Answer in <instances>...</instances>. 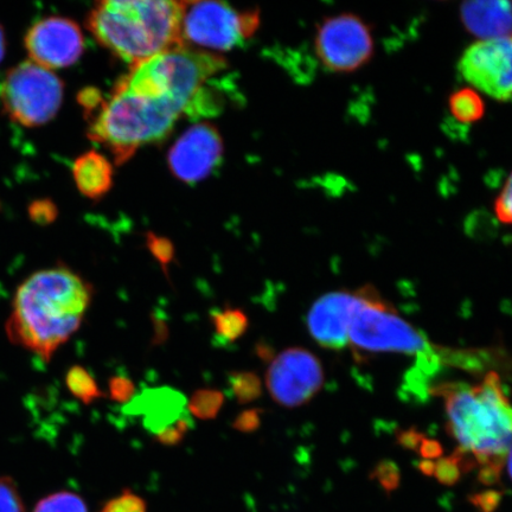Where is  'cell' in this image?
<instances>
[{"instance_id": "cell-1", "label": "cell", "mask_w": 512, "mask_h": 512, "mask_svg": "<svg viewBox=\"0 0 512 512\" xmlns=\"http://www.w3.org/2000/svg\"><path fill=\"white\" fill-rule=\"evenodd\" d=\"M93 287L67 267L31 274L17 288L6 335L10 342L49 362L80 329Z\"/></svg>"}, {"instance_id": "cell-2", "label": "cell", "mask_w": 512, "mask_h": 512, "mask_svg": "<svg viewBox=\"0 0 512 512\" xmlns=\"http://www.w3.org/2000/svg\"><path fill=\"white\" fill-rule=\"evenodd\" d=\"M437 394L445 401L447 431L456 440L463 464L471 457L483 482L501 475L512 448V405L495 371L482 382L444 383Z\"/></svg>"}, {"instance_id": "cell-3", "label": "cell", "mask_w": 512, "mask_h": 512, "mask_svg": "<svg viewBox=\"0 0 512 512\" xmlns=\"http://www.w3.org/2000/svg\"><path fill=\"white\" fill-rule=\"evenodd\" d=\"M184 2L106 0L89 12L87 28L102 47L132 67L183 48Z\"/></svg>"}, {"instance_id": "cell-4", "label": "cell", "mask_w": 512, "mask_h": 512, "mask_svg": "<svg viewBox=\"0 0 512 512\" xmlns=\"http://www.w3.org/2000/svg\"><path fill=\"white\" fill-rule=\"evenodd\" d=\"M187 105L171 96L142 91L123 80L87 117L88 138L110 151L115 163L131 159L140 147L169 136Z\"/></svg>"}, {"instance_id": "cell-5", "label": "cell", "mask_w": 512, "mask_h": 512, "mask_svg": "<svg viewBox=\"0 0 512 512\" xmlns=\"http://www.w3.org/2000/svg\"><path fill=\"white\" fill-rule=\"evenodd\" d=\"M349 345L362 354L396 352L420 358H431L435 355L427 338L403 319L373 286H364L357 290Z\"/></svg>"}, {"instance_id": "cell-6", "label": "cell", "mask_w": 512, "mask_h": 512, "mask_svg": "<svg viewBox=\"0 0 512 512\" xmlns=\"http://www.w3.org/2000/svg\"><path fill=\"white\" fill-rule=\"evenodd\" d=\"M62 100L60 78L31 61L10 69L0 85V101L5 113L24 127L48 124L60 111Z\"/></svg>"}, {"instance_id": "cell-7", "label": "cell", "mask_w": 512, "mask_h": 512, "mask_svg": "<svg viewBox=\"0 0 512 512\" xmlns=\"http://www.w3.org/2000/svg\"><path fill=\"white\" fill-rule=\"evenodd\" d=\"M259 11H238L222 2H184L183 46L228 51L253 37Z\"/></svg>"}, {"instance_id": "cell-8", "label": "cell", "mask_w": 512, "mask_h": 512, "mask_svg": "<svg viewBox=\"0 0 512 512\" xmlns=\"http://www.w3.org/2000/svg\"><path fill=\"white\" fill-rule=\"evenodd\" d=\"M315 53L331 73L357 72L373 59V31L364 19L350 12L330 16L317 29Z\"/></svg>"}, {"instance_id": "cell-9", "label": "cell", "mask_w": 512, "mask_h": 512, "mask_svg": "<svg viewBox=\"0 0 512 512\" xmlns=\"http://www.w3.org/2000/svg\"><path fill=\"white\" fill-rule=\"evenodd\" d=\"M324 369L319 358L303 348H290L274 358L266 374L268 393L278 405L297 408L320 392Z\"/></svg>"}, {"instance_id": "cell-10", "label": "cell", "mask_w": 512, "mask_h": 512, "mask_svg": "<svg viewBox=\"0 0 512 512\" xmlns=\"http://www.w3.org/2000/svg\"><path fill=\"white\" fill-rule=\"evenodd\" d=\"M458 70L477 92L499 102L512 101V35L471 44Z\"/></svg>"}, {"instance_id": "cell-11", "label": "cell", "mask_w": 512, "mask_h": 512, "mask_svg": "<svg viewBox=\"0 0 512 512\" xmlns=\"http://www.w3.org/2000/svg\"><path fill=\"white\" fill-rule=\"evenodd\" d=\"M223 140L219 130L208 123L188 128L172 145L168 164L178 181L194 184L208 178L219 168Z\"/></svg>"}, {"instance_id": "cell-12", "label": "cell", "mask_w": 512, "mask_h": 512, "mask_svg": "<svg viewBox=\"0 0 512 512\" xmlns=\"http://www.w3.org/2000/svg\"><path fill=\"white\" fill-rule=\"evenodd\" d=\"M31 62L51 70L73 66L85 50V37L72 19L49 17L32 25L25 36Z\"/></svg>"}, {"instance_id": "cell-13", "label": "cell", "mask_w": 512, "mask_h": 512, "mask_svg": "<svg viewBox=\"0 0 512 512\" xmlns=\"http://www.w3.org/2000/svg\"><path fill=\"white\" fill-rule=\"evenodd\" d=\"M357 304V291H336L324 294L307 313L306 325L320 347L342 350L349 345V334Z\"/></svg>"}, {"instance_id": "cell-14", "label": "cell", "mask_w": 512, "mask_h": 512, "mask_svg": "<svg viewBox=\"0 0 512 512\" xmlns=\"http://www.w3.org/2000/svg\"><path fill=\"white\" fill-rule=\"evenodd\" d=\"M185 398L175 389L156 388L146 390L128 403L127 411L143 416V426L153 435L174 425L189 412L185 411Z\"/></svg>"}, {"instance_id": "cell-15", "label": "cell", "mask_w": 512, "mask_h": 512, "mask_svg": "<svg viewBox=\"0 0 512 512\" xmlns=\"http://www.w3.org/2000/svg\"><path fill=\"white\" fill-rule=\"evenodd\" d=\"M460 18L467 31L478 41L512 35V3L501 0L466 2L460 6Z\"/></svg>"}, {"instance_id": "cell-16", "label": "cell", "mask_w": 512, "mask_h": 512, "mask_svg": "<svg viewBox=\"0 0 512 512\" xmlns=\"http://www.w3.org/2000/svg\"><path fill=\"white\" fill-rule=\"evenodd\" d=\"M113 165L104 155L91 150L76 158L73 177L81 194L89 200H100L113 187Z\"/></svg>"}, {"instance_id": "cell-17", "label": "cell", "mask_w": 512, "mask_h": 512, "mask_svg": "<svg viewBox=\"0 0 512 512\" xmlns=\"http://www.w3.org/2000/svg\"><path fill=\"white\" fill-rule=\"evenodd\" d=\"M215 335L223 343H234L246 334L249 320L245 312L234 307H224L210 312Z\"/></svg>"}, {"instance_id": "cell-18", "label": "cell", "mask_w": 512, "mask_h": 512, "mask_svg": "<svg viewBox=\"0 0 512 512\" xmlns=\"http://www.w3.org/2000/svg\"><path fill=\"white\" fill-rule=\"evenodd\" d=\"M452 117L462 124H475L485 114V104L479 92L471 87L460 88L448 99Z\"/></svg>"}, {"instance_id": "cell-19", "label": "cell", "mask_w": 512, "mask_h": 512, "mask_svg": "<svg viewBox=\"0 0 512 512\" xmlns=\"http://www.w3.org/2000/svg\"><path fill=\"white\" fill-rule=\"evenodd\" d=\"M66 383L69 392L85 405L105 396L91 373L81 366H74L68 370Z\"/></svg>"}, {"instance_id": "cell-20", "label": "cell", "mask_w": 512, "mask_h": 512, "mask_svg": "<svg viewBox=\"0 0 512 512\" xmlns=\"http://www.w3.org/2000/svg\"><path fill=\"white\" fill-rule=\"evenodd\" d=\"M228 387L234 399L241 405H248L261 398L260 377L252 371H234L228 377Z\"/></svg>"}, {"instance_id": "cell-21", "label": "cell", "mask_w": 512, "mask_h": 512, "mask_svg": "<svg viewBox=\"0 0 512 512\" xmlns=\"http://www.w3.org/2000/svg\"><path fill=\"white\" fill-rule=\"evenodd\" d=\"M224 403V395L220 390L198 389L191 395L189 414L200 420H213L219 415Z\"/></svg>"}, {"instance_id": "cell-22", "label": "cell", "mask_w": 512, "mask_h": 512, "mask_svg": "<svg viewBox=\"0 0 512 512\" xmlns=\"http://www.w3.org/2000/svg\"><path fill=\"white\" fill-rule=\"evenodd\" d=\"M34 512H88L85 501L74 492L62 491L43 498Z\"/></svg>"}, {"instance_id": "cell-23", "label": "cell", "mask_w": 512, "mask_h": 512, "mask_svg": "<svg viewBox=\"0 0 512 512\" xmlns=\"http://www.w3.org/2000/svg\"><path fill=\"white\" fill-rule=\"evenodd\" d=\"M100 512H147V504L143 497L131 490H124L107 501Z\"/></svg>"}, {"instance_id": "cell-24", "label": "cell", "mask_w": 512, "mask_h": 512, "mask_svg": "<svg viewBox=\"0 0 512 512\" xmlns=\"http://www.w3.org/2000/svg\"><path fill=\"white\" fill-rule=\"evenodd\" d=\"M0 512H25L21 495L10 478H0Z\"/></svg>"}, {"instance_id": "cell-25", "label": "cell", "mask_w": 512, "mask_h": 512, "mask_svg": "<svg viewBox=\"0 0 512 512\" xmlns=\"http://www.w3.org/2000/svg\"><path fill=\"white\" fill-rule=\"evenodd\" d=\"M190 427L191 419L188 413L175 422L174 425L155 435V439L163 446H177L182 443L185 435L190 431Z\"/></svg>"}, {"instance_id": "cell-26", "label": "cell", "mask_w": 512, "mask_h": 512, "mask_svg": "<svg viewBox=\"0 0 512 512\" xmlns=\"http://www.w3.org/2000/svg\"><path fill=\"white\" fill-rule=\"evenodd\" d=\"M108 390H110V398L118 403H130L136 394L133 381L124 375L112 377L108 383Z\"/></svg>"}, {"instance_id": "cell-27", "label": "cell", "mask_w": 512, "mask_h": 512, "mask_svg": "<svg viewBox=\"0 0 512 512\" xmlns=\"http://www.w3.org/2000/svg\"><path fill=\"white\" fill-rule=\"evenodd\" d=\"M495 214L499 221L512 226V172L496 197Z\"/></svg>"}, {"instance_id": "cell-28", "label": "cell", "mask_w": 512, "mask_h": 512, "mask_svg": "<svg viewBox=\"0 0 512 512\" xmlns=\"http://www.w3.org/2000/svg\"><path fill=\"white\" fill-rule=\"evenodd\" d=\"M147 246H149L152 255L155 256L160 266L163 267L164 272L168 274L166 268H168L175 256V249L172 247V243L164 238H159V236L151 235L147 239Z\"/></svg>"}, {"instance_id": "cell-29", "label": "cell", "mask_w": 512, "mask_h": 512, "mask_svg": "<svg viewBox=\"0 0 512 512\" xmlns=\"http://www.w3.org/2000/svg\"><path fill=\"white\" fill-rule=\"evenodd\" d=\"M261 425V411L259 409H247L236 416L233 427L242 433H252Z\"/></svg>"}, {"instance_id": "cell-30", "label": "cell", "mask_w": 512, "mask_h": 512, "mask_svg": "<svg viewBox=\"0 0 512 512\" xmlns=\"http://www.w3.org/2000/svg\"><path fill=\"white\" fill-rule=\"evenodd\" d=\"M5 49H6V42H5L4 30L2 27H0V62H2L4 59Z\"/></svg>"}, {"instance_id": "cell-31", "label": "cell", "mask_w": 512, "mask_h": 512, "mask_svg": "<svg viewBox=\"0 0 512 512\" xmlns=\"http://www.w3.org/2000/svg\"><path fill=\"white\" fill-rule=\"evenodd\" d=\"M505 465H507L509 477L512 480V448L508 454L507 462H505Z\"/></svg>"}]
</instances>
